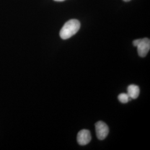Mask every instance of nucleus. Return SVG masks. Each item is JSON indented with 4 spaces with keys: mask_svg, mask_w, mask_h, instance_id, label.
Returning <instances> with one entry per match:
<instances>
[{
    "mask_svg": "<svg viewBox=\"0 0 150 150\" xmlns=\"http://www.w3.org/2000/svg\"><path fill=\"white\" fill-rule=\"evenodd\" d=\"M80 22L76 19H72L65 23L64 26L61 28L59 36L63 40L70 38L77 32L80 28Z\"/></svg>",
    "mask_w": 150,
    "mask_h": 150,
    "instance_id": "1",
    "label": "nucleus"
},
{
    "mask_svg": "<svg viewBox=\"0 0 150 150\" xmlns=\"http://www.w3.org/2000/svg\"><path fill=\"white\" fill-rule=\"evenodd\" d=\"M96 132L98 139L103 140L107 136L109 133V129L107 125L103 121H98L95 124Z\"/></svg>",
    "mask_w": 150,
    "mask_h": 150,
    "instance_id": "2",
    "label": "nucleus"
},
{
    "mask_svg": "<svg viewBox=\"0 0 150 150\" xmlns=\"http://www.w3.org/2000/svg\"><path fill=\"white\" fill-rule=\"evenodd\" d=\"M137 52L140 57H145L149 52L150 49V40L148 38H144L140 40L137 46Z\"/></svg>",
    "mask_w": 150,
    "mask_h": 150,
    "instance_id": "3",
    "label": "nucleus"
},
{
    "mask_svg": "<svg viewBox=\"0 0 150 150\" xmlns=\"http://www.w3.org/2000/svg\"><path fill=\"white\" fill-rule=\"evenodd\" d=\"M91 140L90 132L86 129H82L77 134V141L79 145L81 146L87 145Z\"/></svg>",
    "mask_w": 150,
    "mask_h": 150,
    "instance_id": "4",
    "label": "nucleus"
},
{
    "mask_svg": "<svg viewBox=\"0 0 150 150\" xmlns=\"http://www.w3.org/2000/svg\"><path fill=\"white\" fill-rule=\"evenodd\" d=\"M127 94L131 99L137 98L139 94V86L136 85H130L127 87Z\"/></svg>",
    "mask_w": 150,
    "mask_h": 150,
    "instance_id": "5",
    "label": "nucleus"
},
{
    "mask_svg": "<svg viewBox=\"0 0 150 150\" xmlns=\"http://www.w3.org/2000/svg\"><path fill=\"white\" fill-rule=\"evenodd\" d=\"M118 100L120 101V102H121L122 103H126L131 100V98L129 96V95L127 93H122L118 95Z\"/></svg>",
    "mask_w": 150,
    "mask_h": 150,
    "instance_id": "6",
    "label": "nucleus"
},
{
    "mask_svg": "<svg viewBox=\"0 0 150 150\" xmlns=\"http://www.w3.org/2000/svg\"><path fill=\"white\" fill-rule=\"evenodd\" d=\"M141 39H137V40H135L133 41V45L134 46V47H137V46L138 45V44L140 41Z\"/></svg>",
    "mask_w": 150,
    "mask_h": 150,
    "instance_id": "7",
    "label": "nucleus"
},
{
    "mask_svg": "<svg viewBox=\"0 0 150 150\" xmlns=\"http://www.w3.org/2000/svg\"><path fill=\"white\" fill-rule=\"evenodd\" d=\"M55 1H58V2H61V1H64V0H54Z\"/></svg>",
    "mask_w": 150,
    "mask_h": 150,
    "instance_id": "8",
    "label": "nucleus"
},
{
    "mask_svg": "<svg viewBox=\"0 0 150 150\" xmlns=\"http://www.w3.org/2000/svg\"><path fill=\"white\" fill-rule=\"evenodd\" d=\"M124 1H125V2H129V1H130L131 0H123Z\"/></svg>",
    "mask_w": 150,
    "mask_h": 150,
    "instance_id": "9",
    "label": "nucleus"
}]
</instances>
